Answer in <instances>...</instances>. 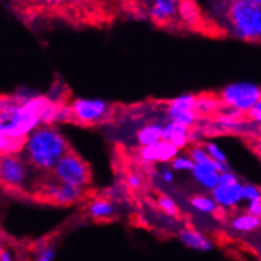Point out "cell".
<instances>
[{
  "instance_id": "obj_1",
  "label": "cell",
  "mask_w": 261,
  "mask_h": 261,
  "mask_svg": "<svg viewBox=\"0 0 261 261\" xmlns=\"http://www.w3.org/2000/svg\"><path fill=\"white\" fill-rule=\"evenodd\" d=\"M72 150L69 142L49 124L35 129L24 146L27 163L41 171H52L62 158Z\"/></svg>"
},
{
  "instance_id": "obj_2",
  "label": "cell",
  "mask_w": 261,
  "mask_h": 261,
  "mask_svg": "<svg viewBox=\"0 0 261 261\" xmlns=\"http://www.w3.org/2000/svg\"><path fill=\"white\" fill-rule=\"evenodd\" d=\"M227 19L236 38L261 42V0H237L227 8Z\"/></svg>"
},
{
  "instance_id": "obj_3",
  "label": "cell",
  "mask_w": 261,
  "mask_h": 261,
  "mask_svg": "<svg viewBox=\"0 0 261 261\" xmlns=\"http://www.w3.org/2000/svg\"><path fill=\"white\" fill-rule=\"evenodd\" d=\"M54 176L59 181L72 187L87 188L91 182L90 166L74 150H70L60 160L54 170Z\"/></svg>"
},
{
  "instance_id": "obj_4",
  "label": "cell",
  "mask_w": 261,
  "mask_h": 261,
  "mask_svg": "<svg viewBox=\"0 0 261 261\" xmlns=\"http://www.w3.org/2000/svg\"><path fill=\"white\" fill-rule=\"evenodd\" d=\"M219 101L233 111L249 113L261 98V87L251 83H234L221 91Z\"/></svg>"
},
{
  "instance_id": "obj_5",
  "label": "cell",
  "mask_w": 261,
  "mask_h": 261,
  "mask_svg": "<svg viewBox=\"0 0 261 261\" xmlns=\"http://www.w3.org/2000/svg\"><path fill=\"white\" fill-rule=\"evenodd\" d=\"M85 197V188L72 187L59 181L55 177L51 181H44L38 188V198L44 202L57 205H70Z\"/></svg>"
},
{
  "instance_id": "obj_6",
  "label": "cell",
  "mask_w": 261,
  "mask_h": 261,
  "mask_svg": "<svg viewBox=\"0 0 261 261\" xmlns=\"http://www.w3.org/2000/svg\"><path fill=\"white\" fill-rule=\"evenodd\" d=\"M72 118L83 124H95L108 116L109 104L101 99L77 98L70 106Z\"/></svg>"
},
{
  "instance_id": "obj_7",
  "label": "cell",
  "mask_w": 261,
  "mask_h": 261,
  "mask_svg": "<svg viewBox=\"0 0 261 261\" xmlns=\"http://www.w3.org/2000/svg\"><path fill=\"white\" fill-rule=\"evenodd\" d=\"M28 169L24 161L17 155H4L0 161V176L4 187L20 189L27 179Z\"/></svg>"
},
{
  "instance_id": "obj_8",
  "label": "cell",
  "mask_w": 261,
  "mask_h": 261,
  "mask_svg": "<svg viewBox=\"0 0 261 261\" xmlns=\"http://www.w3.org/2000/svg\"><path fill=\"white\" fill-rule=\"evenodd\" d=\"M197 96L181 95L169 103L168 116L170 122L181 124L189 128L197 119Z\"/></svg>"
},
{
  "instance_id": "obj_9",
  "label": "cell",
  "mask_w": 261,
  "mask_h": 261,
  "mask_svg": "<svg viewBox=\"0 0 261 261\" xmlns=\"http://www.w3.org/2000/svg\"><path fill=\"white\" fill-rule=\"evenodd\" d=\"M212 198L222 207H234L237 203L244 200V184L239 181L227 187L218 185L212 190Z\"/></svg>"
},
{
  "instance_id": "obj_10",
  "label": "cell",
  "mask_w": 261,
  "mask_h": 261,
  "mask_svg": "<svg viewBox=\"0 0 261 261\" xmlns=\"http://www.w3.org/2000/svg\"><path fill=\"white\" fill-rule=\"evenodd\" d=\"M179 3L173 0H158L152 4L150 9V15L152 20L158 24H168L179 13Z\"/></svg>"
},
{
  "instance_id": "obj_11",
  "label": "cell",
  "mask_w": 261,
  "mask_h": 261,
  "mask_svg": "<svg viewBox=\"0 0 261 261\" xmlns=\"http://www.w3.org/2000/svg\"><path fill=\"white\" fill-rule=\"evenodd\" d=\"M163 141L173 143L177 148L185 147L189 141V128L181 124L169 122L164 126Z\"/></svg>"
},
{
  "instance_id": "obj_12",
  "label": "cell",
  "mask_w": 261,
  "mask_h": 261,
  "mask_svg": "<svg viewBox=\"0 0 261 261\" xmlns=\"http://www.w3.org/2000/svg\"><path fill=\"white\" fill-rule=\"evenodd\" d=\"M180 241L189 249L198 250V251H208L212 249V244L210 240L200 232L195 231L193 228L182 229L179 236Z\"/></svg>"
},
{
  "instance_id": "obj_13",
  "label": "cell",
  "mask_w": 261,
  "mask_h": 261,
  "mask_svg": "<svg viewBox=\"0 0 261 261\" xmlns=\"http://www.w3.org/2000/svg\"><path fill=\"white\" fill-rule=\"evenodd\" d=\"M164 127L160 123H150L137 132V141L141 147L152 146L163 141Z\"/></svg>"
},
{
  "instance_id": "obj_14",
  "label": "cell",
  "mask_w": 261,
  "mask_h": 261,
  "mask_svg": "<svg viewBox=\"0 0 261 261\" xmlns=\"http://www.w3.org/2000/svg\"><path fill=\"white\" fill-rule=\"evenodd\" d=\"M192 173L194 175L195 180H197L199 184H202L204 188H207V189L213 190L215 188L218 187L221 174H219L218 171H216L213 168H211V166L195 165Z\"/></svg>"
},
{
  "instance_id": "obj_15",
  "label": "cell",
  "mask_w": 261,
  "mask_h": 261,
  "mask_svg": "<svg viewBox=\"0 0 261 261\" xmlns=\"http://www.w3.org/2000/svg\"><path fill=\"white\" fill-rule=\"evenodd\" d=\"M261 227V219L251 216L250 213H244V215L237 216L232 221V228L239 232H252L256 231Z\"/></svg>"
},
{
  "instance_id": "obj_16",
  "label": "cell",
  "mask_w": 261,
  "mask_h": 261,
  "mask_svg": "<svg viewBox=\"0 0 261 261\" xmlns=\"http://www.w3.org/2000/svg\"><path fill=\"white\" fill-rule=\"evenodd\" d=\"M89 215L95 219H107L112 217L114 210L108 199H96L90 203L88 208Z\"/></svg>"
},
{
  "instance_id": "obj_17",
  "label": "cell",
  "mask_w": 261,
  "mask_h": 261,
  "mask_svg": "<svg viewBox=\"0 0 261 261\" xmlns=\"http://www.w3.org/2000/svg\"><path fill=\"white\" fill-rule=\"evenodd\" d=\"M190 204L203 213H216L218 211L217 203L213 200V198L205 195H194L190 198Z\"/></svg>"
},
{
  "instance_id": "obj_18",
  "label": "cell",
  "mask_w": 261,
  "mask_h": 261,
  "mask_svg": "<svg viewBox=\"0 0 261 261\" xmlns=\"http://www.w3.org/2000/svg\"><path fill=\"white\" fill-rule=\"evenodd\" d=\"M158 204L161 208V211L166 213L169 216H177L179 215V210H177L176 204L174 203V200L170 197L165 194H160L158 198Z\"/></svg>"
},
{
  "instance_id": "obj_19",
  "label": "cell",
  "mask_w": 261,
  "mask_h": 261,
  "mask_svg": "<svg viewBox=\"0 0 261 261\" xmlns=\"http://www.w3.org/2000/svg\"><path fill=\"white\" fill-rule=\"evenodd\" d=\"M194 166V161L190 158H185V156H177L176 159H174V160L171 161V168L175 169V170L193 171Z\"/></svg>"
},
{
  "instance_id": "obj_20",
  "label": "cell",
  "mask_w": 261,
  "mask_h": 261,
  "mask_svg": "<svg viewBox=\"0 0 261 261\" xmlns=\"http://www.w3.org/2000/svg\"><path fill=\"white\" fill-rule=\"evenodd\" d=\"M203 146H204L205 151H207L208 155H210L213 160L218 161V163H222V164H227L226 155L222 152V150L218 147L217 145H215V143H212V142H207V143H204Z\"/></svg>"
},
{
  "instance_id": "obj_21",
  "label": "cell",
  "mask_w": 261,
  "mask_h": 261,
  "mask_svg": "<svg viewBox=\"0 0 261 261\" xmlns=\"http://www.w3.org/2000/svg\"><path fill=\"white\" fill-rule=\"evenodd\" d=\"M244 199L247 202L261 199V189L254 184H244Z\"/></svg>"
},
{
  "instance_id": "obj_22",
  "label": "cell",
  "mask_w": 261,
  "mask_h": 261,
  "mask_svg": "<svg viewBox=\"0 0 261 261\" xmlns=\"http://www.w3.org/2000/svg\"><path fill=\"white\" fill-rule=\"evenodd\" d=\"M240 180L237 179V176L231 171H227V173L221 174L219 176V182L218 185H222V187H227V185H232V184H236L239 182Z\"/></svg>"
},
{
  "instance_id": "obj_23",
  "label": "cell",
  "mask_w": 261,
  "mask_h": 261,
  "mask_svg": "<svg viewBox=\"0 0 261 261\" xmlns=\"http://www.w3.org/2000/svg\"><path fill=\"white\" fill-rule=\"evenodd\" d=\"M246 118H249L250 121L256 122V123L261 124V98L256 103V106H255L249 113H246Z\"/></svg>"
},
{
  "instance_id": "obj_24",
  "label": "cell",
  "mask_w": 261,
  "mask_h": 261,
  "mask_svg": "<svg viewBox=\"0 0 261 261\" xmlns=\"http://www.w3.org/2000/svg\"><path fill=\"white\" fill-rule=\"evenodd\" d=\"M247 213L261 219V199L249 202V204H247Z\"/></svg>"
},
{
  "instance_id": "obj_25",
  "label": "cell",
  "mask_w": 261,
  "mask_h": 261,
  "mask_svg": "<svg viewBox=\"0 0 261 261\" xmlns=\"http://www.w3.org/2000/svg\"><path fill=\"white\" fill-rule=\"evenodd\" d=\"M249 146L261 161V137H252L249 140Z\"/></svg>"
},
{
  "instance_id": "obj_26",
  "label": "cell",
  "mask_w": 261,
  "mask_h": 261,
  "mask_svg": "<svg viewBox=\"0 0 261 261\" xmlns=\"http://www.w3.org/2000/svg\"><path fill=\"white\" fill-rule=\"evenodd\" d=\"M55 259V250L54 247H46L38 256L37 261H54Z\"/></svg>"
},
{
  "instance_id": "obj_27",
  "label": "cell",
  "mask_w": 261,
  "mask_h": 261,
  "mask_svg": "<svg viewBox=\"0 0 261 261\" xmlns=\"http://www.w3.org/2000/svg\"><path fill=\"white\" fill-rule=\"evenodd\" d=\"M128 184L132 188H140L141 181H140V177H138V175L129 174L128 175Z\"/></svg>"
},
{
  "instance_id": "obj_28",
  "label": "cell",
  "mask_w": 261,
  "mask_h": 261,
  "mask_svg": "<svg viewBox=\"0 0 261 261\" xmlns=\"http://www.w3.org/2000/svg\"><path fill=\"white\" fill-rule=\"evenodd\" d=\"M173 174H171V171L170 170H165L163 173V179L165 180L166 182H170V181H173Z\"/></svg>"
},
{
  "instance_id": "obj_29",
  "label": "cell",
  "mask_w": 261,
  "mask_h": 261,
  "mask_svg": "<svg viewBox=\"0 0 261 261\" xmlns=\"http://www.w3.org/2000/svg\"><path fill=\"white\" fill-rule=\"evenodd\" d=\"M2 261H13L8 250H4V249L2 250Z\"/></svg>"
}]
</instances>
